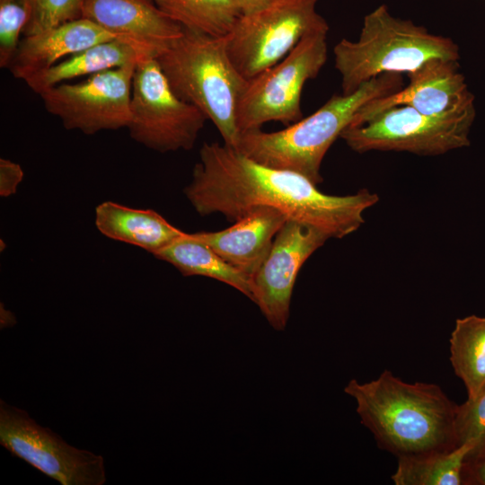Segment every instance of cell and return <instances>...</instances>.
Instances as JSON below:
<instances>
[{"label": "cell", "mask_w": 485, "mask_h": 485, "mask_svg": "<svg viewBox=\"0 0 485 485\" xmlns=\"http://www.w3.org/2000/svg\"><path fill=\"white\" fill-rule=\"evenodd\" d=\"M183 193L202 216L219 213L235 222L260 207H273L330 238H343L364 223L363 213L379 201L362 189L355 194L322 192L306 177L259 163L234 147L204 143Z\"/></svg>", "instance_id": "1"}, {"label": "cell", "mask_w": 485, "mask_h": 485, "mask_svg": "<svg viewBox=\"0 0 485 485\" xmlns=\"http://www.w3.org/2000/svg\"><path fill=\"white\" fill-rule=\"evenodd\" d=\"M378 446L397 458L458 446L457 404L436 384L407 383L384 370L369 382L352 379L344 388Z\"/></svg>", "instance_id": "2"}, {"label": "cell", "mask_w": 485, "mask_h": 485, "mask_svg": "<svg viewBox=\"0 0 485 485\" xmlns=\"http://www.w3.org/2000/svg\"><path fill=\"white\" fill-rule=\"evenodd\" d=\"M404 86L402 74L385 73L354 93L331 96L306 118L281 130L261 128L241 133L236 150L263 165L301 174L316 185L322 181V160L357 111L367 101Z\"/></svg>", "instance_id": "3"}, {"label": "cell", "mask_w": 485, "mask_h": 485, "mask_svg": "<svg viewBox=\"0 0 485 485\" xmlns=\"http://www.w3.org/2000/svg\"><path fill=\"white\" fill-rule=\"evenodd\" d=\"M156 59L173 92L215 125L225 145L236 149L238 105L248 80L232 62L225 36L183 28Z\"/></svg>", "instance_id": "4"}, {"label": "cell", "mask_w": 485, "mask_h": 485, "mask_svg": "<svg viewBox=\"0 0 485 485\" xmlns=\"http://www.w3.org/2000/svg\"><path fill=\"white\" fill-rule=\"evenodd\" d=\"M333 55L344 95L385 73L407 75L436 57L460 59L459 47L452 39L394 17L385 4L364 17L357 40H340Z\"/></svg>", "instance_id": "5"}, {"label": "cell", "mask_w": 485, "mask_h": 485, "mask_svg": "<svg viewBox=\"0 0 485 485\" xmlns=\"http://www.w3.org/2000/svg\"><path fill=\"white\" fill-rule=\"evenodd\" d=\"M328 31L306 34L279 62L247 81L238 105L240 133L271 121L288 126L303 118V89L326 63Z\"/></svg>", "instance_id": "6"}, {"label": "cell", "mask_w": 485, "mask_h": 485, "mask_svg": "<svg viewBox=\"0 0 485 485\" xmlns=\"http://www.w3.org/2000/svg\"><path fill=\"white\" fill-rule=\"evenodd\" d=\"M318 0H273L242 14L225 36L229 57L247 80L279 62L306 34L329 31Z\"/></svg>", "instance_id": "7"}, {"label": "cell", "mask_w": 485, "mask_h": 485, "mask_svg": "<svg viewBox=\"0 0 485 485\" xmlns=\"http://www.w3.org/2000/svg\"><path fill=\"white\" fill-rule=\"evenodd\" d=\"M206 120L173 92L155 57L136 65L128 126L133 140L159 153L190 150Z\"/></svg>", "instance_id": "8"}, {"label": "cell", "mask_w": 485, "mask_h": 485, "mask_svg": "<svg viewBox=\"0 0 485 485\" xmlns=\"http://www.w3.org/2000/svg\"><path fill=\"white\" fill-rule=\"evenodd\" d=\"M475 110L458 114L428 116L399 105L388 108L365 123L348 127L340 135L355 152L398 151L418 155H441L468 146Z\"/></svg>", "instance_id": "9"}, {"label": "cell", "mask_w": 485, "mask_h": 485, "mask_svg": "<svg viewBox=\"0 0 485 485\" xmlns=\"http://www.w3.org/2000/svg\"><path fill=\"white\" fill-rule=\"evenodd\" d=\"M0 444L62 485H102L106 481L104 459L66 443L24 410L0 401Z\"/></svg>", "instance_id": "10"}, {"label": "cell", "mask_w": 485, "mask_h": 485, "mask_svg": "<svg viewBox=\"0 0 485 485\" xmlns=\"http://www.w3.org/2000/svg\"><path fill=\"white\" fill-rule=\"evenodd\" d=\"M136 65L91 75L76 83H62L41 93L46 110L67 130L93 135L128 128Z\"/></svg>", "instance_id": "11"}, {"label": "cell", "mask_w": 485, "mask_h": 485, "mask_svg": "<svg viewBox=\"0 0 485 485\" xmlns=\"http://www.w3.org/2000/svg\"><path fill=\"white\" fill-rule=\"evenodd\" d=\"M308 225L287 219L252 277L255 304L277 331L286 328L296 277L306 260L328 240Z\"/></svg>", "instance_id": "12"}, {"label": "cell", "mask_w": 485, "mask_h": 485, "mask_svg": "<svg viewBox=\"0 0 485 485\" xmlns=\"http://www.w3.org/2000/svg\"><path fill=\"white\" fill-rule=\"evenodd\" d=\"M459 60L432 58L408 73L409 84L391 94L373 99L355 114L348 127L359 126L379 112L399 105L428 116L463 113L474 107V96L459 72ZM348 128V127H347Z\"/></svg>", "instance_id": "13"}, {"label": "cell", "mask_w": 485, "mask_h": 485, "mask_svg": "<svg viewBox=\"0 0 485 485\" xmlns=\"http://www.w3.org/2000/svg\"><path fill=\"white\" fill-rule=\"evenodd\" d=\"M82 17L155 58L183 31L152 0H86Z\"/></svg>", "instance_id": "14"}, {"label": "cell", "mask_w": 485, "mask_h": 485, "mask_svg": "<svg viewBox=\"0 0 485 485\" xmlns=\"http://www.w3.org/2000/svg\"><path fill=\"white\" fill-rule=\"evenodd\" d=\"M287 219L276 208L260 207L249 211L228 228L191 234L252 278L268 256L276 234Z\"/></svg>", "instance_id": "15"}, {"label": "cell", "mask_w": 485, "mask_h": 485, "mask_svg": "<svg viewBox=\"0 0 485 485\" xmlns=\"http://www.w3.org/2000/svg\"><path fill=\"white\" fill-rule=\"evenodd\" d=\"M116 39L119 38L115 34L82 17L24 36L6 69L13 77L25 81L56 65L64 57Z\"/></svg>", "instance_id": "16"}, {"label": "cell", "mask_w": 485, "mask_h": 485, "mask_svg": "<svg viewBox=\"0 0 485 485\" xmlns=\"http://www.w3.org/2000/svg\"><path fill=\"white\" fill-rule=\"evenodd\" d=\"M95 225L104 236L153 255L185 234L153 209L132 208L113 201L95 207Z\"/></svg>", "instance_id": "17"}, {"label": "cell", "mask_w": 485, "mask_h": 485, "mask_svg": "<svg viewBox=\"0 0 485 485\" xmlns=\"http://www.w3.org/2000/svg\"><path fill=\"white\" fill-rule=\"evenodd\" d=\"M152 57L131 44L116 39L101 42L69 56L24 82L38 94L67 80L111 68L137 65Z\"/></svg>", "instance_id": "18"}, {"label": "cell", "mask_w": 485, "mask_h": 485, "mask_svg": "<svg viewBox=\"0 0 485 485\" xmlns=\"http://www.w3.org/2000/svg\"><path fill=\"white\" fill-rule=\"evenodd\" d=\"M154 256L175 267L183 276H204L224 282L255 302L251 277L232 266L191 234L182 236Z\"/></svg>", "instance_id": "19"}, {"label": "cell", "mask_w": 485, "mask_h": 485, "mask_svg": "<svg viewBox=\"0 0 485 485\" xmlns=\"http://www.w3.org/2000/svg\"><path fill=\"white\" fill-rule=\"evenodd\" d=\"M449 343L454 371L472 399L485 387V318L457 319Z\"/></svg>", "instance_id": "20"}, {"label": "cell", "mask_w": 485, "mask_h": 485, "mask_svg": "<svg viewBox=\"0 0 485 485\" xmlns=\"http://www.w3.org/2000/svg\"><path fill=\"white\" fill-rule=\"evenodd\" d=\"M472 449L464 443L449 451L400 457L392 480L395 485H461L463 464Z\"/></svg>", "instance_id": "21"}, {"label": "cell", "mask_w": 485, "mask_h": 485, "mask_svg": "<svg viewBox=\"0 0 485 485\" xmlns=\"http://www.w3.org/2000/svg\"><path fill=\"white\" fill-rule=\"evenodd\" d=\"M183 28L215 37L226 36L242 14L235 0H154Z\"/></svg>", "instance_id": "22"}, {"label": "cell", "mask_w": 485, "mask_h": 485, "mask_svg": "<svg viewBox=\"0 0 485 485\" xmlns=\"http://www.w3.org/2000/svg\"><path fill=\"white\" fill-rule=\"evenodd\" d=\"M457 445H473L467 458L485 454V387L473 398L457 406L454 419ZM466 458V459H467Z\"/></svg>", "instance_id": "23"}, {"label": "cell", "mask_w": 485, "mask_h": 485, "mask_svg": "<svg viewBox=\"0 0 485 485\" xmlns=\"http://www.w3.org/2000/svg\"><path fill=\"white\" fill-rule=\"evenodd\" d=\"M86 0H27L29 19L24 36L40 33L49 28L82 18Z\"/></svg>", "instance_id": "24"}, {"label": "cell", "mask_w": 485, "mask_h": 485, "mask_svg": "<svg viewBox=\"0 0 485 485\" xmlns=\"http://www.w3.org/2000/svg\"><path fill=\"white\" fill-rule=\"evenodd\" d=\"M29 19L27 0H0V67L7 68Z\"/></svg>", "instance_id": "25"}, {"label": "cell", "mask_w": 485, "mask_h": 485, "mask_svg": "<svg viewBox=\"0 0 485 485\" xmlns=\"http://www.w3.org/2000/svg\"><path fill=\"white\" fill-rule=\"evenodd\" d=\"M24 176L20 164L8 159H0V196L6 198L16 193Z\"/></svg>", "instance_id": "26"}, {"label": "cell", "mask_w": 485, "mask_h": 485, "mask_svg": "<svg viewBox=\"0 0 485 485\" xmlns=\"http://www.w3.org/2000/svg\"><path fill=\"white\" fill-rule=\"evenodd\" d=\"M463 484L485 485V454L465 459L463 469Z\"/></svg>", "instance_id": "27"}, {"label": "cell", "mask_w": 485, "mask_h": 485, "mask_svg": "<svg viewBox=\"0 0 485 485\" xmlns=\"http://www.w3.org/2000/svg\"><path fill=\"white\" fill-rule=\"evenodd\" d=\"M272 1L273 0H235L242 14L256 12Z\"/></svg>", "instance_id": "28"}, {"label": "cell", "mask_w": 485, "mask_h": 485, "mask_svg": "<svg viewBox=\"0 0 485 485\" xmlns=\"http://www.w3.org/2000/svg\"><path fill=\"white\" fill-rule=\"evenodd\" d=\"M153 1V0H152Z\"/></svg>", "instance_id": "29"}]
</instances>
